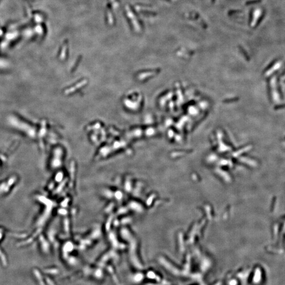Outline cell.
Returning a JSON list of instances; mask_svg holds the SVG:
<instances>
[{
  "label": "cell",
  "mask_w": 285,
  "mask_h": 285,
  "mask_svg": "<svg viewBox=\"0 0 285 285\" xmlns=\"http://www.w3.org/2000/svg\"><path fill=\"white\" fill-rule=\"evenodd\" d=\"M261 2V0H251V1H249L246 2V5H252V4H256V3H260Z\"/></svg>",
  "instance_id": "obj_1"
},
{
  "label": "cell",
  "mask_w": 285,
  "mask_h": 285,
  "mask_svg": "<svg viewBox=\"0 0 285 285\" xmlns=\"http://www.w3.org/2000/svg\"><path fill=\"white\" fill-rule=\"evenodd\" d=\"M240 12V11H239V10H231V11H230L229 12V13H228V14H229V15H232V14H233L236 13V12Z\"/></svg>",
  "instance_id": "obj_2"
},
{
  "label": "cell",
  "mask_w": 285,
  "mask_h": 285,
  "mask_svg": "<svg viewBox=\"0 0 285 285\" xmlns=\"http://www.w3.org/2000/svg\"><path fill=\"white\" fill-rule=\"evenodd\" d=\"M215 1H216V0H212V3H214V2H215Z\"/></svg>",
  "instance_id": "obj_3"
}]
</instances>
